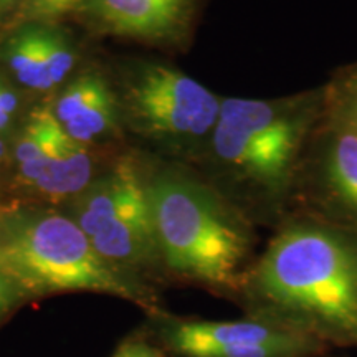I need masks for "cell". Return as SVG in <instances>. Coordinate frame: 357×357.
I'll list each match as a JSON object with an SVG mask.
<instances>
[{
  "instance_id": "cell-1",
  "label": "cell",
  "mask_w": 357,
  "mask_h": 357,
  "mask_svg": "<svg viewBox=\"0 0 357 357\" xmlns=\"http://www.w3.org/2000/svg\"><path fill=\"white\" fill-rule=\"evenodd\" d=\"M250 288L287 326L357 342V242L344 230L312 222L283 229Z\"/></svg>"
},
{
  "instance_id": "cell-2",
  "label": "cell",
  "mask_w": 357,
  "mask_h": 357,
  "mask_svg": "<svg viewBox=\"0 0 357 357\" xmlns=\"http://www.w3.org/2000/svg\"><path fill=\"white\" fill-rule=\"evenodd\" d=\"M324 108V89L273 100L225 98L208 141L212 158L252 199L280 200L296 181Z\"/></svg>"
},
{
  "instance_id": "cell-3",
  "label": "cell",
  "mask_w": 357,
  "mask_h": 357,
  "mask_svg": "<svg viewBox=\"0 0 357 357\" xmlns=\"http://www.w3.org/2000/svg\"><path fill=\"white\" fill-rule=\"evenodd\" d=\"M0 266L25 303L60 293H100L159 314L153 289L102 258L68 215L20 212L0 217Z\"/></svg>"
},
{
  "instance_id": "cell-4",
  "label": "cell",
  "mask_w": 357,
  "mask_h": 357,
  "mask_svg": "<svg viewBox=\"0 0 357 357\" xmlns=\"http://www.w3.org/2000/svg\"><path fill=\"white\" fill-rule=\"evenodd\" d=\"M160 265L208 288H235L250 248L238 208L211 185L177 172L147 178Z\"/></svg>"
},
{
  "instance_id": "cell-5",
  "label": "cell",
  "mask_w": 357,
  "mask_h": 357,
  "mask_svg": "<svg viewBox=\"0 0 357 357\" xmlns=\"http://www.w3.org/2000/svg\"><path fill=\"white\" fill-rule=\"evenodd\" d=\"M124 105L141 134L185 149L208 144L222 100L184 71L147 63L129 78Z\"/></svg>"
},
{
  "instance_id": "cell-6",
  "label": "cell",
  "mask_w": 357,
  "mask_h": 357,
  "mask_svg": "<svg viewBox=\"0 0 357 357\" xmlns=\"http://www.w3.org/2000/svg\"><path fill=\"white\" fill-rule=\"evenodd\" d=\"M155 341L177 357H296L310 339L287 324L154 314Z\"/></svg>"
},
{
  "instance_id": "cell-7",
  "label": "cell",
  "mask_w": 357,
  "mask_h": 357,
  "mask_svg": "<svg viewBox=\"0 0 357 357\" xmlns=\"http://www.w3.org/2000/svg\"><path fill=\"white\" fill-rule=\"evenodd\" d=\"M89 242L116 270L144 283L141 273L160 265L147 178L141 177L131 187Z\"/></svg>"
},
{
  "instance_id": "cell-8",
  "label": "cell",
  "mask_w": 357,
  "mask_h": 357,
  "mask_svg": "<svg viewBox=\"0 0 357 357\" xmlns=\"http://www.w3.org/2000/svg\"><path fill=\"white\" fill-rule=\"evenodd\" d=\"M319 128L312 159L314 182L326 202L357 220V129L326 108Z\"/></svg>"
},
{
  "instance_id": "cell-9",
  "label": "cell",
  "mask_w": 357,
  "mask_h": 357,
  "mask_svg": "<svg viewBox=\"0 0 357 357\" xmlns=\"http://www.w3.org/2000/svg\"><path fill=\"white\" fill-rule=\"evenodd\" d=\"M195 0H95L93 10L121 37L171 42L185 33Z\"/></svg>"
},
{
  "instance_id": "cell-10",
  "label": "cell",
  "mask_w": 357,
  "mask_h": 357,
  "mask_svg": "<svg viewBox=\"0 0 357 357\" xmlns=\"http://www.w3.org/2000/svg\"><path fill=\"white\" fill-rule=\"evenodd\" d=\"M93 162L83 144L66 136L60 147L33 166L20 169L22 177L53 200L71 197L88 189Z\"/></svg>"
},
{
  "instance_id": "cell-11",
  "label": "cell",
  "mask_w": 357,
  "mask_h": 357,
  "mask_svg": "<svg viewBox=\"0 0 357 357\" xmlns=\"http://www.w3.org/2000/svg\"><path fill=\"white\" fill-rule=\"evenodd\" d=\"M6 61L25 86L38 91L55 86L45 61L42 29L24 30L15 35L6 48Z\"/></svg>"
},
{
  "instance_id": "cell-12",
  "label": "cell",
  "mask_w": 357,
  "mask_h": 357,
  "mask_svg": "<svg viewBox=\"0 0 357 357\" xmlns=\"http://www.w3.org/2000/svg\"><path fill=\"white\" fill-rule=\"evenodd\" d=\"M66 139V132L56 118L48 111H38L25 128L15 149L19 167H29L43 160L60 147Z\"/></svg>"
},
{
  "instance_id": "cell-13",
  "label": "cell",
  "mask_w": 357,
  "mask_h": 357,
  "mask_svg": "<svg viewBox=\"0 0 357 357\" xmlns=\"http://www.w3.org/2000/svg\"><path fill=\"white\" fill-rule=\"evenodd\" d=\"M114 118L116 101L109 89L98 98L91 106H88L78 118L63 124L61 128H63L66 136L79 142V144H84V142L93 141L101 134L108 132L114 126Z\"/></svg>"
},
{
  "instance_id": "cell-14",
  "label": "cell",
  "mask_w": 357,
  "mask_h": 357,
  "mask_svg": "<svg viewBox=\"0 0 357 357\" xmlns=\"http://www.w3.org/2000/svg\"><path fill=\"white\" fill-rule=\"evenodd\" d=\"M106 91H109L108 84L102 82L100 77L88 75V77L78 78L58 98L53 116L63 126V124L78 118L88 106H91Z\"/></svg>"
},
{
  "instance_id": "cell-15",
  "label": "cell",
  "mask_w": 357,
  "mask_h": 357,
  "mask_svg": "<svg viewBox=\"0 0 357 357\" xmlns=\"http://www.w3.org/2000/svg\"><path fill=\"white\" fill-rule=\"evenodd\" d=\"M326 111L357 129V66L324 89Z\"/></svg>"
},
{
  "instance_id": "cell-16",
  "label": "cell",
  "mask_w": 357,
  "mask_h": 357,
  "mask_svg": "<svg viewBox=\"0 0 357 357\" xmlns=\"http://www.w3.org/2000/svg\"><path fill=\"white\" fill-rule=\"evenodd\" d=\"M42 38L48 73H50L53 84H58L73 68V52H71L66 40L52 30H42Z\"/></svg>"
},
{
  "instance_id": "cell-17",
  "label": "cell",
  "mask_w": 357,
  "mask_h": 357,
  "mask_svg": "<svg viewBox=\"0 0 357 357\" xmlns=\"http://www.w3.org/2000/svg\"><path fill=\"white\" fill-rule=\"evenodd\" d=\"M113 357H164L158 344L149 341L146 336L132 334L119 342Z\"/></svg>"
},
{
  "instance_id": "cell-18",
  "label": "cell",
  "mask_w": 357,
  "mask_h": 357,
  "mask_svg": "<svg viewBox=\"0 0 357 357\" xmlns=\"http://www.w3.org/2000/svg\"><path fill=\"white\" fill-rule=\"evenodd\" d=\"M24 303L25 300L22 298V294L17 291V288L13 287L6 271L0 266V326L6 323Z\"/></svg>"
},
{
  "instance_id": "cell-19",
  "label": "cell",
  "mask_w": 357,
  "mask_h": 357,
  "mask_svg": "<svg viewBox=\"0 0 357 357\" xmlns=\"http://www.w3.org/2000/svg\"><path fill=\"white\" fill-rule=\"evenodd\" d=\"M17 106H19V100H17L15 93H12L10 89L0 83V109L7 116H10L17 111Z\"/></svg>"
},
{
  "instance_id": "cell-20",
  "label": "cell",
  "mask_w": 357,
  "mask_h": 357,
  "mask_svg": "<svg viewBox=\"0 0 357 357\" xmlns=\"http://www.w3.org/2000/svg\"><path fill=\"white\" fill-rule=\"evenodd\" d=\"M78 2L79 0H37L38 7L48 13L63 12V10H66V8L73 7L75 3H78Z\"/></svg>"
},
{
  "instance_id": "cell-21",
  "label": "cell",
  "mask_w": 357,
  "mask_h": 357,
  "mask_svg": "<svg viewBox=\"0 0 357 357\" xmlns=\"http://www.w3.org/2000/svg\"><path fill=\"white\" fill-rule=\"evenodd\" d=\"M8 119H10V116H7L2 109H0V131L6 129V126L8 124Z\"/></svg>"
},
{
  "instance_id": "cell-22",
  "label": "cell",
  "mask_w": 357,
  "mask_h": 357,
  "mask_svg": "<svg viewBox=\"0 0 357 357\" xmlns=\"http://www.w3.org/2000/svg\"><path fill=\"white\" fill-rule=\"evenodd\" d=\"M2 155H3V146L2 142H0V159H2Z\"/></svg>"
}]
</instances>
